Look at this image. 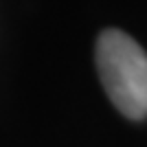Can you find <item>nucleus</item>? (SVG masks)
<instances>
[{"label": "nucleus", "instance_id": "1", "mask_svg": "<svg viewBox=\"0 0 147 147\" xmlns=\"http://www.w3.org/2000/svg\"><path fill=\"white\" fill-rule=\"evenodd\" d=\"M97 70L105 92L127 119L147 117V53L119 29L97 40Z\"/></svg>", "mask_w": 147, "mask_h": 147}]
</instances>
